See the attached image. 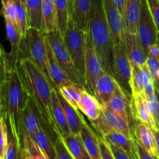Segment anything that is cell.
<instances>
[{
	"label": "cell",
	"mask_w": 159,
	"mask_h": 159,
	"mask_svg": "<svg viewBox=\"0 0 159 159\" xmlns=\"http://www.w3.org/2000/svg\"><path fill=\"white\" fill-rule=\"evenodd\" d=\"M141 0H126L123 17L125 32L138 34Z\"/></svg>",
	"instance_id": "cb8c5ba5"
},
{
	"label": "cell",
	"mask_w": 159,
	"mask_h": 159,
	"mask_svg": "<svg viewBox=\"0 0 159 159\" xmlns=\"http://www.w3.org/2000/svg\"><path fill=\"white\" fill-rule=\"evenodd\" d=\"M57 94H58L59 99H60V102L61 103L62 107H63L64 111H65L67 122L69 126L71 134H80L84 124H85V120L84 119L82 115L80 113L79 109L75 108L72 106L70 105L62 97L61 95L58 93V91H57Z\"/></svg>",
	"instance_id": "484cf974"
},
{
	"label": "cell",
	"mask_w": 159,
	"mask_h": 159,
	"mask_svg": "<svg viewBox=\"0 0 159 159\" xmlns=\"http://www.w3.org/2000/svg\"><path fill=\"white\" fill-rule=\"evenodd\" d=\"M41 31L43 34L57 30L54 0H43L41 8Z\"/></svg>",
	"instance_id": "83f0119b"
},
{
	"label": "cell",
	"mask_w": 159,
	"mask_h": 159,
	"mask_svg": "<svg viewBox=\"0 0 159 159\" xmlns=\"http://www.w3.org/2000/svg\"><path fill=\"white\" fill-rule=\"evenodd\" d=\"M16 4V22L17 29L23 37H26V33L29 30L28 15L26 3L21 0H15Z\"/></svg>",
	"instance_id": "836d02e7"
},
{
	"label": "cell",
	"mask_w": 159,
	"mask_h": 159,
	"mask_svg": "<svg viewBox=\"0 0 159 159\" xmlns=\"http://www.w3.org/2000/svg\"><path fill=\"white\" fill-rule=\"evenodd\" d=\"M24 159H31V158H30V157H28V156H26V157H25V158H24Z\"/></svg>",
	"instance_id": "9f6ffc18"
},
{
	"label": "cell",
	"mask_w": 159,
	"mask_h": 159,
	"mask_svg": "<svg viewBox=\"0 0 159 159\" xmlns=\"http://www.w3.org/2000/svg\"><path fill=\"white\" fill-rule=\"evenodd\" d=\"M104 72L102 62L88 32L85 61V89L89 93L94 94L96 81Z\"/></svg>",
	"instance_id": "30bf717a"
},
{
	"label": "cell",
	"mask_w": 159,
	"mask_h": 159,
	"mask_svg": "<svg viewBox=\"0 0 159 159\" xmlns=\"http://www.w3.org/2000/svg\"><path fill=\"white\" fill-rule=\"evenodd\" d=\"M23 157L28 156L31 159H48L34 140L30 137L25 138L21 143Z\"/></svg>",
	"instance_id": "e575fe53"
},
{
	"label": "cell",
	"mask_w": 159,
	"mask_h": 159,
	"mask_svg": "<svg viewBox=\"0 0 159 159\" xmlns=\"http://www.w3.org/2000/svg\"><path fill=\"white\" fill-rule=\"evenodd\" d=\"M31 138L34 140V142L37 144V145L40 148V150L44 153L48 159H57L54 142H53L43 127L35 132Z\"/></svg>",
	"instance_id": "f1b7e54d"
},
{
	"label": "cell",
	"mask_w": 159,
	"mask_h": 159,
	"mask_svg": "<svg viewBox=\"0 0 159 159\" xmlns=\"http://www.w3.org/2000/svg\"><path fill=\"white\" fill-rule=\"evenodd\" d=\"M91 123L93 127L99 131L102 138L113 131L120 132L133 138L130 122L104 107H102L100 117Z\"/></svg>",
	"instance_id": "8fae6325"
},
{
	"label": "cell",
	"mask_w": 159,
	"mask_h": 159,
	"mask_svg": "<svg viewBox=\"0 0 159 159\" xmlns=\"http://www.w3.org/2000/svg\"><path fill=\"white\" fill-rule=\"evenodd\" d=\"M16 69L29 97L37 105L47 124L54 129L51 98L55 88L29 57L22 58Z\"/></svg>",
	"instance_id": "6da1fadb"
},
{
	"label": "cell",
	"mask_w": 159,
	"mask_h": 159,
	"mask_svg": "<svg viewBox=\"0 0 159 159\" xmlns=\"http://www.w3.org/2000/svg\"><path fill=\"white\" fill-rule=\"evenodd\" d=\"M158 1H159V0H158Z\"/></svg>",
	"instance_id": "6125c7cd"
},
{
	"label": "cell",
	"mask_w": 159,
	"mask_h": 159,
	"mask_svg": "<svg viewBox=\"0 0 159 159\" xmlns=\"http://www.w3.org/2000/svg\"><path fill=\"white\" fill-rule=\"evenodd\" d=\"M45 42H46L47 54H48V71L54 88L59 89L63 85L73 82L57 62L46 36H45Z\"/></svg>",
	"instance_id": "ffe728a7"
},
{
	"label": "cell",
	"mask_w": 159,
	"mask_h": 159,
	"mask_svg": "<svg viewBox=\"0 0 159 159\" xmlns=\"http://www.w3.org/2000/svg\"><path fill=\"white\" fill-rule=\"evenodd\" d=\"M138 144V143H137ZM138 155H139L140 159H158L155 157H154L153 155H151L149 152H148L144 148H143L141 145L138 144Z\"/></svg>",
	"instance_id": "bcb514c9"
},
{
	"label": "cell",
	"mask_w": 159,
	"mask_h": 159,
	"mask_svg": "<svg viewBox=\"0 0 159 159\" xmlns=\"http://www.w3.org/2000/svg\"><path fill=\"white\" fill-rule=\"evenodd\" d=\"M43 0H26L29 28L41 30V8Z\"/></svg>",
	"instance_id": "d6a6232c"
},
{
	"label": "cell",
	"mask_w": 159,
	"mask_h": 159,
	"mask_svg": "<svg viewBox=\"0 0 159 159\" xmlns=\"http://www.w3.org/2000/svg\"><path fill=\"white\" fill-rule=\"evenodd\" d=\"M108 144H113L122 149L132 159H140L138 155V144L134 138L127 136L120 132L113 131L102 137Z\"/></svg>",
	"instance_id": "7402d4cb"
},
{
	"label": "cell",
	"mask_w": 159,
	"mask_h": 159,
	"mask_svg": "<svg viewBox=\"0 0 159 159\" xmlns=\"http://www.w3.org/2000/svg\"><path fill=\"white\" fill-rule=\"evenodd\" d=\"M155 91H156V90H155ZM156 94H157V96H158V100H159V94H158V93H157V92H156Z\"/></svg>",
	"instance_id": "680465c9"
},
{
	"label": "cell",
	"mask_w": 159,
	"mask_h": 159,
	"mask_svg": "<svg viewBox=\"0 0 159 159\" xmlns=\"http://www.w3.org/2000/svg\"><path fill=\"white\" fill-rule=\"evenodd\" d=\"M51 113L54 120V132H57L62 138H65L71 134V130L67 122L65 111L60 102L56 89L53 91L51 98Z\"/></svg>",
	"instance_id": "44dd1931"
},
{
	"label": "cell",
	"mask_w": 159,
	"mask_h": 159,
	"mask_svg": "<svg viewBox=\"0 0 159 159\" xmlns=\"http://www.w3.org/2000/svg\"><path fill=\"white\" fill-rule=\"evenodd\" d=\"M26 41L27 46L28 57L52 83L48 71L45 34L41 30L34 28H29L26 33Z\"/></svg>",
	"instance_id": "8992f818"
},
{
	"label": "cell",
	"mask_w": 159,
	"mask_h": 159,
	"mask_svg": "<svg viewBox=\"0 0 159 159\" xmlns=\"http://www.w3.org/2000/svg\"><path fill=\"white\" fill-rule=\"evenodd\" d=\"M54 2L56 11L57 30L64 36L70 19L69 0H54Z\"/></svg>",
	"instance_id": "f546056e"
},
{
	"label": "cell",
	"mask_w": 159,
	"mask_h": 159,
	"mask_svg": "<svg viewBox=\"0 0 159 159\" xmlns=\"http://www.w3.org/2000/svg\"><path fill=\"white\" fill-rule=\"evenodd\" d=\"M131 134L134 139L139 145L154 157L159 159L156 139L152 129L143 123L136 121L133 127H131Z\"/></svg>",
	"instance_id": "9a60e30c"
},
{
	"label": "cell",
	"mask_w": 159,
	"mask_h": 159,
	"mask_svg": "<svg viewBox=\"0 0 159 159\" xmlns=\"http://www.w3.org/2000/svg\"><path fill=\"white\" fill-rule=\"evenodd\" d=\"M124 40L132 66L142 67L145 65L148 56L138 34L124 32Z\"/></svg>",
	"instance_id": "ac0fdd59"
},
{
	"label": "cell",
	"mask_w": 159,
	"mask_h": 159,
	"mask_svg": "<svg viewBox=\"0 0 159 159\" xmlns=\"http://www.w3.org/2000/svg\"><path fill=\"white\" fill-rule=\"evenodd\" d=\"M81 136L83 141L84 145L92 159H102L99 138L90 126L85 122L81 130Z\"/></svg>",
	"instance_id": "4316f807"
},
{
	"label": "cell",
	"mask_w": 159,
	"mask_h": 159,
	"mask_svg": "<svg viewBox=\"0 0 159 159\" xmlns=\"http://www.w3.org/2000/svg\"><path fill=\"white\" fill-rule=\"evenodd\" d=\"M131 63L129 59L124 40L113 43V76L117 81L124 93L131 97L132 91L130 79L132 75Z\"/></svg>",
	"instance_id": "5b68a950"
},
{
	"label": "cell",
	"mask_w": 159,
	"mask_h": 159,
	"mask_svg": "<svg viewBox=\"0 0 159 159\" xmlns=\"http://www.w3.org/2000/svg\"><path fill=\"white\" fill-rule=\"evenodd\" d=\"M155 90H156V92L159 94V80L158 79H155Z\"/></svg>",
	"instance_id": "816d5d0a"
},
{
	"label": "cell",
	"mask_w": 159,
	"mask_h": 159,
	"mask_svg": "<svg viewBox=\"0 0 159 159\" xmlns=\"http://www.w3.org/2000/svg\"><path fill=\"white\" fill-rule=\"evenodd\" d=\"M130 87L132 94H139L144 93V73L142 67L134 66L132 68Z\"/></svg>",
	"instance_id": "d590c367"
},
{
	"label": "cell",
	"mask_w": 159,
	"mask_h": 159,
	"mask_svg": "<svg viewBox=\"0 0 159 159\" xmlns=\"http://www.w3.org/2000/svg\"><path fill=\"white\" fill-rule=\"evenodd\" d=\"M153 133L155 136V139H156L157 149H158V157H159V130H153Z\"/></svg>",
	"instance_id": "681fc988"
},
{
	"label": "cell",
	"mask_w": 159,
	"mask_h": 159,
	"mask_svg": "<svg viewBox=\"0 0 159 159\" xmlns=\"http://www.w3.org/2000/svg\"><path fill=\"white\" fill-rule=\"evenodd\" d=\"M56 89L70 105L78 109V104L80 101L82 93L85 89L79 84L71 82Z\"/></svg>",
	"instance_id": "4dcf8cb0"
},
{
	"label": "cell",
	"mask_w": 159,
	"mask_h": 159,
	"mask_svg": "<svg viewBox=\"0 0 159 159\" xmlns=\"http://www.w3.org/2000/svg\"><path fill=\"white\" fill-rule=\"evenodd\" d=\"M110 148H111L112 152H113V155H114V157L116 159H132L124 151H123L122 149L116 147V146L113 145V144H110Z\"/></svg>",
	"instance_id": "f6af8a7d"
},
{
	"label": "cell",
	"mask_w": 159,
	"mask_h": 159,
	"mask_svg": "<svg viewBox=\"0 0 159 159\" xmlns=\"http://www.w3.org/2000/svg\"><path fill=\"white\" fill-rule=\"evenodd\" d=\"M130 99L131 97L127 96L120 86L104 107L130 122V118H132L130 113H129V110L130 111Z\"/></svg>",
	"instance_id": "603a6c76"
},
{
	"label": "cell",
	"mask_w": 159,
	"mask_h": 159,
	"mask_svg": "<svg viewBox=\"0 0 159 159\" xmlns=\"http://www.w3.org/2000/svg\"><path fill=\"white\" fill-rule=\"evenodd\" d=\"M62 139L71 155L75 159H82L88 154L81 134H71Z\"/></svg>",
	"instance_id": "1f68e13d"
},
{
	"label": "cell",
	"mask_w": 159,
	"mask_h": 159,
	"mask_svg": "<svg viewBox=\"0 0 159 159\" xmlns=\"http://www.w3.org/2000/svg\"><path fill=\"white\" fill-rule=\"evenodd\" d=\"M44 34L60 66L63 68L71 81L82 85L71 54L65 44L64 36L57 30Z\"/></svg>",
	"instance_id": "52a82bcc"
},
{
	"label": "cell",
	"mask_w": 159,
	"mask_h": 159,
	"mask_svg": "<svg viewBox=\"0 0 159 159\" xmlns=\"http://www.w3.org/2000/svg\"><path fill=\"white\" fill-rule=\"evenodd\" d=\"M3 117L7 115L15 122L18 129L21 114L29 99L17 69L7 75L1 86ZM18 131V130H17Z\"/></svg>",
	"instance_id": "3957f363"
},
{
	"label": "cell",
	"mask_w": 159,
	"mask_h": 159,
	"mask_svg": "<svg viewBox=\"0 0 159 159\" xmlns=\"http://www.w3.org/2000/svg\"><path fill=\"white\" fill-rule=\"evenodd\" d=\"M151 13L154 19L159 34V1L158 0H148Z\"/></svg>",
	"instance_id": "7bdbcfd3"
},
{
	"label": "cell",
	"mask_w": 159,
	"mask_h": 159,
	"mask_svg": "<svg viewBox=\"0 0 159 159\" xmlns=\"http://www.w3.org/2000/svg\"><path fill=\"white\" fill-rule=\"evenodd\" d=\"M155 79H158V80H159V70H158V71H157L156 75H155Z\"/></svg>",
	"instance_id": "f5cc1de1"
},
{
	"label": "cell",
	"mask_w": 159,
	"mask_h": 159,
	"mask_svg": "<svg viewBox=\"0 0 159 159\" xmlns=\"http://www.w3.org/2000/svg\"><path fill=\"white\" fill-rule=\"evenodd\" d=\"M8 144L7 126L4 117H0V159L4 158Z\"/></svg>",
	"instance_id": "f35d334b"
},
{
	"label": "cell",
	"mask_w": 159,
	"mask_h": 159,
	"mask_svg": "<svg viewBox=\"0 0 159 159\" xmlns=\"http://www.w3.org/2000/svg\"><path fill=\"white\" fill-rule=\"evenodd\" d=\"M88 32L99 54L104 71L113 75V37L102 0H93Z\"/></svg>",
	"instance_id": "7a4b0ae2"
},
{
	"label": "cell",
	"mask_w": 159,
	"mask_h": 159,
	"mask_svg": "<svg viewBox=\"0 0 159 159\" xmlns=\"http://www.w3.org/2000/svg\"><path fill=\"white\" fill-rule=\"evenodd\" d=\"M107 22L113 37V44L124 40V17L113 0H102Z\"/></svg>",
	"instance_id": "5bb4252c"
},
{
	"label": "cell",
	"mask_w": 159,
	"mask_h": 159,
	"mask_svg": "<svg viewBox=\"0 0 159 159\" xmlns=\"http://www.w3.org/2000/svg\"><path fill=\"white\" fill-rule=\"evenodd\" d=\"M146 65L155 78L157 71L159 70V58L148 55L147 57V61H146Z\"/></svg>",
	"instance_id": "ee69618b"
},
{
	"label": "cell",
	"mask_w": 159,
	"mask_h": 159,
	"mask_svg": "<svg viewBox=\"0 0 159 159\" xmlns=\"http://www.w3.org/2000/svg\"><path fill=\"white\" fill-rule=\"evenodd\" d=\"M146 99H147V102L148 104L149 108H150L151 112H152L155 119L156 120L157 116L159 114V100L158 96L156 94V92H155V94L152 95V96H146Z\"/></svg>",
	"instance_id": "60d3db41"
},
{
	"label": "cell",
	"mask_w": 159,
	"mask_h": 159,
	"mask_svg": "<svg viewBox=\"0 0 159 159\" xmlns=\"http://www.w3.org/2000/svg\"><path fill=\"white\" fill-rule=\"evenodd\" d=\"M6 55V52L5 51L2 45L0 43V88L2 85L3 82L6 80V76H7Z\"/></svg>",
	"instance_id": "ab89813d"
},
{
	"label": "cell",
	"mask_w": 159,
	"mask_h": 159,
	"mask_svg": "<svg viewBox=\"0 0 159 159\" xmlns=\"http://www.w3.org/2000/svg\"><path fill=\"white\" fill-rule=\"evenodd\" d=\"M3 117V109H2V93L1 89H0V117Z\"/></svg>",
	"instance_id": "f907efd6"
},
{
	"label": "cell",
	"mask_w": 159,
	"mask_h": 159,
	"mask_svg": "<svg viewBox=\"0 0 159 159\" xmlns=\"http://www.w3.org/2000/svg\"><path fill=\"white\" fill-rule=\"evenodd\" d=\"M7 126L8 144L3 159H24L21 142L15 122L11 117L4 116Z\"/></svg>",
	"instance_id": "d6986e66"
},
{
	"label": "cell",
	"mask_w": 159,
	"mask_h": 159,
	"mask_svg": "<svg viewBox=\"0 0 159 159\" xmlns=\"http://www.w3.org/2000/svg\"><path fill=\"white\" fill-rule=\"evenodd\" d=\"M120 87L117 81L112 75L104 72L96 82L94 96L102 107L107 105Z\"/></svg>",
	"instance_id": "e0dca14e"
},
{
	"label": "cell",
	"mask_w": 159,
	"mask_h": 159,
	"mask_svg": "<svg viewBox=\"0 0 159 159\" xmlns=\"http://www.w3.org/2000/svg\"><path fill=\"white\" fill-rule=\"evenodd\" d=\"M82 159H92V158H91V157H90L89 155V154H87V155H85V156L84 157V158H82Z\"/></svg>",
	"instance_id": "db71d44e"
},
{
	"label": "cell",
	"mask_w": 159,
	"mask_h": 159,
	"mask_svg": "<svg viewBox=\"0 0 159 159\" xmlns=\"http://www.w3.org/2000/svg\"><path fill=\"white\" fill-rule=\"evenodd\" d=\"M2 11L0 10V15H2Z\"/></svg>",
	"instance_id": "94428289"
},
{
	"label": "cell",
	"mask_w": 159,
	"mask_h": 159,
	"mask_svg": "<svg viewBox=\"0 0 159 159\" xmlns=\"http://www.w3.org/2000/svg\"><path fill=\"white\" fill-rule=\"evenodd\" d=\"M93 6V0H69L70 16L75 24L85 31H88Z\"/></svg>",
	"instance_id": "2e32d148"
},
{
	"label": "cell",
	"mask_w": 159,
	"mask_h": 159,
	"mask_svg": "<svg viewBox=\"0 0 159 159\" xmlns=\"http://www.w3.org/2000/svg\"><path fill=\"white\" fill-rule=\"evenodd\" d=\"M99 146H100L102 159H116L109 144L102 137L99 138Z\"/></svg>",
	"instance_id": "b9f144b4"
},
{
	"label": "cell",
	"mask_w": 159,
	"mask_h": 159,
	"mask_svg": "<svg viewBox=\"0 0 159 159\" xmlns=\"http://www.w3.org/2000/svg\"><path fill=\"white\" fill-rule=\"evenodd\" d=\"M21 1H22V2H23L26 3V0H21Z\"/></svg>",
	"instance_id": "91938a15"
},
{
	"label": "cell",
	"mask_w": 159,
	"mask_h": 159,
	"mask_svg": "<svg viewBox=\"0 0 159 159\" xmlns=\"http://www.w3.org/2000/svg\"><path fill=\"white\" fill-rule=\"evenodd\" d=\"M130 113L133 119L147 125L152 131L159 130L156 120L151 112L144 93L132 94L130 99Z\"/></svg>",
	"instance_id": "4fadbf2b"
},
{
	"label": "cell",
	"mask_w": 159,
	"mask_h": 159,
	"mask_svg": "<svg viewBox=\"0 0 159 159\" xmlns=\"http://www.w3.org/2000/svg\"><path fill=\"white\" fill-rule=\"evenodd\" d=\"M2 13L5 20L11 22L17 28L16 4L15 0H1ZM18 30V29H17Z\"/></svg>",
	"instance_id": "8d00e7d4"
},
{
	"label": "cell",
	"mask_w": 159,
	"mask_h": 159,
	"mask_svg": "<svg viewBox=\"0 0 159 159\" xmlns=\"http://www.w3.org/2000/svg\"><path fill=\"white\" fill-rule=\"evenodd\" d=\"M78 109L87 116L90 121L99 119L102 113V106L96 96L85 89L78 104Z\"/></svg>",
	"instance_id": "d4e9b609"
},
{
	"label": "cell",
	"mask_w": 159,
	"mask_h": 159,
	"mask_svg": "<svg viewBox=\"0 0 159 159\" xmlns=\"http://www.w3.org/2000/svg\"><path fill=\"white\" fill-rule=\"evenodd\" d=\"M158 46H159V34H158Z\"/></svg>",
	"instance_id": "6f0895ef"
},
{
	"label": "cell",
	"mask_w": 159,
	"mask_h": 159,
	"mask_svg": "<svg viewBox=\"0 0 159 159\" xmlns=\"http://www.w3.org/2000/svg\"><path fill=\"white\" fill-rule=\"evenodd\" d=\"M43 121L46 122L37 105L30 98H29L21 114L17 129L20 142L22 143V141L25 138H31L35 132L43 127L42 122Z\"/></svg>",
	"instance_id": "7c38bea8"
},
{
	"label": "cell",
	"mask_w": 159,
	"mask_h": 159,
	"mask_svg": "<svg viewBox=\"0 0 159 159\" xmlns=\"http://www.w3.org/2000/svg\"><path fill=\"white\" fill-rule=\"evenodd\" d=\"M138 35L148 56L152 46L158 43V30L151 13L148 0H141Z\"/></svg>",
	"instance_id": "9c48e42d"
},
{
	"label": "cell",
	"mask_w": 159,
	"mask_h": 159,
	"mask_svg": "<svg viewBox=\"0 0 159 159\" xmlns=\"http://www.w3.org/2000/svg\"><path fill=\"white\" fill-rule=\"evenodd\" d=\"M156 121H157V124H158V128H159V114L158 116H157V119H156Z\"/></svg>",
	"instance_id": "11a10c76"
},
{
	"label": "cell",
	"mask_w": 159,
	"mask_h": 159,
	"mask_svg": "<svg viewBox=\"0 0 159 159\" xmlns=\"http://www.w3.org/2000/svg\"><path fill=\"white\" fill-rule=\"evenodd\" d=\"M88 31L79 28L70 16L66 32L64 34L65 44L77 70L81 84L85 88V61Z\"/></svg>",
	"instance_id": "277c9868"
},
{
	"label": "cell",
	"mask_w": 159,
	"mask_h": 159,
	"mask_svg": "<svg viewBox=\"0 0 159 159\" xmlns=\"http://www.w3.org/2000/svg\"><path fill=\"white\" fill-rule=\"evenodd\" d=\"M116 4V6H117L119 10L120 11V12L124 13V7H125V3H126V0H113Z\"/></svg>",
	"instance_id": "c3c4849f"
},
{
	"label": "cell",
	"mask_w": 159,
	"mask_h": 159,
	"mask_svg": "<svg viewBox=\"0 0 159 159\" xmlns=\"http://www.w3.org/2000/svg\"><path fill=\"white\" fill-rule=\"evenodd\" d=\"M55 134L56 138L54 142L57 159H75L71 155L69 151L65 146L63 139H62V137L57 132H55Z\"/></svg>",
	"instance_id": "74e56055"
},
{
	"label": "cell",
	"mask_w": 159,
	"mask_h": 159,
	"mask_svg": "<svg viewBox=\"0 0 159 159\" xmlns=\"http://www.w3.org/2000/svg\"><path fill=\"white\" fill-rule=\"evenodd\" d=\"M8 40L11 44L9 53H6V71L7 75L13 72L17 68L19 61L22 58L28 57L26 37H23L17 28L11 22L5 20Z\"/></svg>",
	"instance_id": "ba28073f"
},
{
	"label": "cell",
	"mask_w": 159,
	"mask_h": 159,
	"mask_svg": "<svg viewBox=\"0 0 159 159\" xmlns=\"http://www.w3.org/2000/svg\"><path fill=\"white\" fill-rule=\"evenodd\" d=\"M148 55L152 56V57H156V58H159V46L158 43L154 44L153 46H152V48H151L150 50H149Z\"/></svg>",
	"instance_id": "7dc6e473"
}]
</instances>
